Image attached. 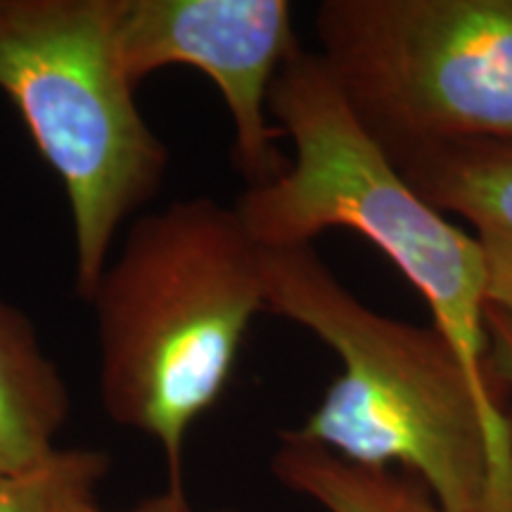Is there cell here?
Here are the masks:
<instances>
[{"label": "cell", "mask_w": 512, "mask_h": 512, "mask_svg": "<svg viewBox=\"0 0 512 512\" xmlns=\"http://www.w3.org/2000/svg\"><path fill=\"white\" fill-rule=\"evenodd\" d=\"M264 304L339 358L294 437L356 465L399 467L446 512H512V415L430 325L377 313L313 245L261 247Z\"/></svg>", "instance_id": "obj_1"}, {"label": "cell", "mask_w": 512, "mask_h": 512, "mask_svg": "<svg viewBox=\"0 0 512 512\" xmlns=\"http://www.w3.org/2000/svg\"><path fill=\"white\" fill-rule=\"evenodd\" d=\"M107 418L155 439L183 489L185 439L219 403L266 311L261 247L211 197L138 216L91 297Z\"/></svg>", "instance_id": "obj_2"}, {"label": "cell", "mask_w": 512, "mask_h": 512, "mask_svg": "<svg viewBox=\"0 0 512 512\" xmlns=\"http://www.w3.org/2000/svg\"><path fill=\"white\" fill-rule=\"evenodd\" d=\"M268 114L294 155L271 183L240 195L235 211L259 247L313 245L332 228L380 249L425 297L444 335L486 396H510L491 370L486 271L475 235L422 200L358 124L318 53L292 55L268 95Z\"/></svg>", "instance_id": "obj_3"}, {"label": "cell", "mask_w": 512, "mask_h": 512, "mask_svg": "<svg viewBox=\"0 0 512 512\" xmlns=\"http://www.w3.org/2000/svg\"><path fill=\"white\" fill-rule=\"evenodd\" d=\"M0 93L67 192L74 285L88 299L171 164L119 69L110 0H0Z\"/></svg>", "instance_id": "obj_4"}, {"label": "cell", "mask_w": 512, "mask_h": 512, "mask_svg": "<svg viewBox=\"0 0 512 512\" xmlns=\"http://www.w3.org/2000/svg\"><path fill=\"white\" fill-rule=\"evenodd\" d=\"M316 36L339 93L389 159L512 140V0H325Z\"/></svg>", "instance_id": "obj_5"}, {"label": "cell", "mask_w": 512, "mask_h": 512, "mask_svg": "<svg viewBox=\"0 0 512 512\" xmlns=\"http://www.w3.org/2000/svg\"><path fill=\"white\" fill-rule=\"evenodd\" d=\"M114 55L133 88L164 67L209 76L230 114L233 164L247 188L271 183L290 159L268 95L299 46L287 0H110Z\"/></svg>", "instance_id": "obj_6"}, {"label": "cell", "mask_w": 512, "mask_h": 512, "mask_svg": "<svg viewBox=\"0 0 512 512\" xmlns=\"http://www.w3.org/2000/svg\"><path fill=\"white\" fill-rule=\"evenodd\" d=\"M392 162L422 200L475 228L486 302L512 316V140H458Z\"/></svg>", "instance_id": "obj_7"}, {"label": "cell", "mask_w": 512, "mask_h": 512, "mask_svg": "<svg viewBox=\"0 0 512 512\" xmlns=\"http://www.w3.org/2000/svg\"><path fill=\"white\" fill-rule=\"evenodd\" d=\"M72 399L24 311L0 299V475L29 470L60 448Z\"/></svg>", "instance_id": "obj_8"}, {"label": "cell", "mask_w": 512, "mask_h": 512, "mask_svg": "<svg viewBox=\"0 0 512 512\" xmlns=\"http://www.w3.org/2000/svg\"><path fill=\"white\" fill-rule=\"evenodd\" d=\"M271 472L285 489L325 512H446L408 472L349 463L290 430L280 432Z\"/></svg>", "instance_id": "obj_9"}, {"label": "cell", "mask_w": 512, "mask_h": 512, "mask_svg": "<svg viewBox=\"0 0 512 512\" xmlns=\"http://www.w3.org/2000/svg\"><path fill=\"white\" fill-rule=\"evenodd\" d=\"M112 460L91 446H60L29 470L0 475V512H98Z\"/></svg>", "instance_id": "obj_10"}, {"label": "cell", "mask_w": 512, "mask_h": 512, "mask_svg": "<svg viewBox=\"0 0 512 512\" xmlns=\"http://www.w3.org/2000/svg\"><path fill=\"white\" fill-rule=\"evenodd\" d=\"M486 330H489L491 370L512 401V316L489 309L486 311Z\"/></svg>", "instance_id": "obj_11"}, {"label": "cell", "mask_w": 512, "mask_h": 512, "mask_svg": "<svg viewBox=\"0 0 512 512\" xmlns=\"http://www.w3.org/2000/svg\"><path fill=\"white\" fill-rule=\"evenodd\" d=\"M98 512H204V510H197L195 505L188 501L185 489H171V486H166V491H162V494L145 498V501L131 505V508H121V510L100 508ZM209 512H240V510L223 508V510H209Z\"/></svg>", "instance_id": "obj_12"}]
</instances>
